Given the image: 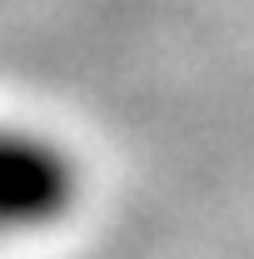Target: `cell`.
I'll return each mask as SVG.
<instances>
[{
  "mask_svg": "<svg viewBox=\"0 0 254 259\" xmlns=\"http://www.w3.org/2000/svg\"><path fill=\"white\" fill-rule=\"evenodd\" d=\"M80 169L60 140L0 125V244H25L70 220Z\"/></svg>",
  "mask_w": 254,
  "mask_h": 259,
  "instance_id": "6da1fadb",
  "label": "cell"
}]
</instances>
